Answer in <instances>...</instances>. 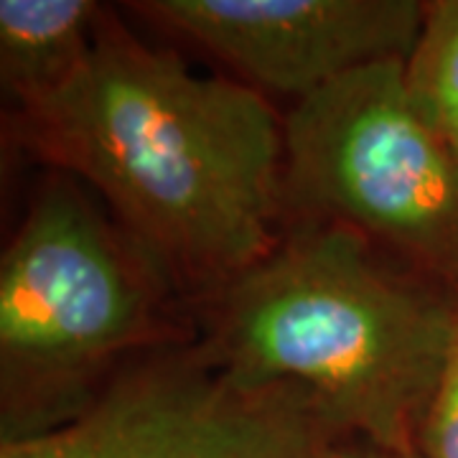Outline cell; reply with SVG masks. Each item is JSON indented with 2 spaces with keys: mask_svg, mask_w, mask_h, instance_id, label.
<instances>
[{
  "mask_svg": "<svg viewBox=\"0 0 458 458\" xmlns=\"http://www.w3.org/2000/svg\"><path fill=\"white\" fill-rule=\"evenodd\" d=\"M98 3L0 0V82L18 107L59 95L95 49Z\"/></svg>",
  "mask_w": 458,
  "mask_h": 458,
  "instance_id": "obj_7",
  "label": "cell"
},
{
  "mask_svg": "<svg viewBox=\"0 0 458 458\" xmlns=\"http://www.w3.org/2000/svg\"><path fill=\"white\" fill-rule=\"evenodd\" d=\"M161 285L87 199H38L0 262V441L74 420L114 361L161 342Z\"/></svg>",
  "mask_w": 458,
  "mask_h": 458,
  "instance_id": "obj_3",
  "label": "cell"
},
{
  "mask_svg": "<svg viewBox=\"0 0 458 458\" xmlns=\"http://www.w3.org/2000/svg\"><path fill=\"white\" fill-rule=\"evenodd\" d=\"M441 140L445 143V146L451 148V153H454V156L458 158V128H454V131L448 132V135H443Z\"/></svg>",
  "mask_w": 458,
  "mask_h": 458,
  "instance_id": "obj_11",
  "label": "cell"
},
{
  "mask_svg": "<svg viewBox=\"0 0 458 458\" xmlns=\"http://www.w3.org/2000/svg\"><path fill=\"white\" fill-rule=\"evenodd\" d=\"M412 105L438 132L458 128V0L428 3L426 21L405 59Z\"/></svg>",
  "mask_w": 458,
  "mask_h": 458,
  "instance_id": "obj_8",
  "label": "cell"
},
{
  "mask_svg": "<svg viewBox=\"0 0 458 458\" xmlns=\"http://www.w3.org/2000/svg\"><path fill=\"white\" fill-rule=\"evenodd\" d=\"M318 458H423L420 454H390L367 443H334Z\"/></svg>",
  "mask_w": 458,
  "mask_h": 458,
  "instance_id": "obj_10",
  "label": "cell"
},
{
  "mask_svg": "<svg viewBox=\"0 0 458 458\" xmlns=\"http://www.w3.org/2000/svg\"><path fill=\"white\" fill-rule=\"evenodd\" d=\"M339 443L288 393L242 387L194 349L140 361L49 433L0 458H318Z\"/></svg>",
  "mask_w": 458,
  "mask_h": 458,
  "instance_id": "obj_5",
  "label": "cell"
},
{
  "mask_svg": "<svg viewBox=\"0 0 458 458\" xmlns=\"http://www.w3.org/2000/svg\"><path fill=\"white\" fill-rule=\"evenodd\" d=\"M285 191L458 295V158L412 105L405 59L364 66L295 102Z\"/></svg>",
  "mask_w": 458,
  "mask_h": 458,
  "instance_id": "obj_4",
  "label": "cell"
},
{
  "mask_svg": "<svg viewBox=\"0 0 458 458\" xmlns=\"http://www.w3.org/2000/svg\"><path fill=\"white\" fill-rule=\"evenodd\" d=\"M21 138L95 186L164 283L216 293L262 260L285 191V125L250 84L191 72L102 11L77 80L21 110Z\"/></svg>",
  "mask_w": 458,
  "mask_h": 458,
  "instance_id": "obj_1",
  "label": "cell"
},
{
  "mask_svg": "<svg viewBox=\"0 0 458 458\" xmlns=\"http://www.w3.org/2000/svg\"><path fill=\"white\" fill-rule=\"evenodd\" d=\"M454 342V295L393 276L372 242L293 232L212 298L199 349L234 382L288 393L339 443L418 454Z\"/></svg>",
  "mask_w": 458,
  "mask_h": 458,
  "instance_id": "obj_2",
  "label": "cell"
},
{
  "mask_svg": "<svg viewBox=\"0 0 458 458\" xmlns=\"http://www.w3.org/2000/svg\"><path fill=\"white\" fill-rule=\"evenodd\" d=\"M140 16L214 54L247 82L303 102L364 66L408 59L415 0H148Z\"/></svg>",
  "mask_w": 458,
  "mask_h": 458,
  "instance_id": "obj_6",
  "label": "cell"
},
{
  "mask_svg": "<svg viewBox=\"0 0 458 458\" xmlns=\"http://www.w3.org/2000/svg\"><path fill=\"white\" fill-rule=\"evenodd\" d=\"M423 458H458V295H454V342L448 364L418 438Z\"/></svg>",
  "mask_w": 458,
  "mask_h": 458,
  "instance_id": "obj_9",
  "label": "cell"
}]
</instances>
